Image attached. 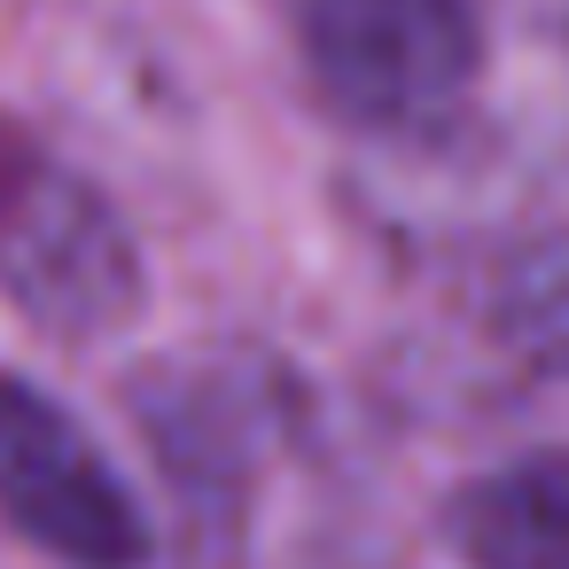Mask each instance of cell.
<instances>
[{"label": "cell", "mask_w": 569, "mask_h": 569, "mask_svg": "<svg viewBox=\"0 0 569 569\" xmlns=\"http://www.w3.org/2000/svg\"><path fill=\"white\" fill-rule=\"evenodd\" d=\"M445 538L468 569H569V452H522L445 507Z\"/></svg>", "instance_id": "obj_4"}, {"label": "cell", "mask_w": 569, "mask_h": 569, "mask_svg": "<svg viewBox=\"0 0 569 569\" xmlns=\"http://www.w3.org/2000/svg\"><path fill=\"white\" fill-rule=\"evenodd\" d=\"M515 328L530 351H546L553 367H569V250L538 258L530 273H515Z\"/></svg>", "instance_id": "obj_5"}, {"label": "cell", "mask_w": 569, "mask_h": 569, "mask_svg": "<svg viewBox=\"0 0 569 569\" xmlns=\"http://www.w3.org/2000/svg\"><path fill=\"white\" fill-rule=\"evenodd\" d=\"M0 297L63 343H94L141 312V250L126 219L56 149L0 118Z\"/></svg>", "instance_id": "obj_1"}, {"label": "cell", "mask_w": 569, "mask_h": 569, "mask_svg": "<svg viewBox=\"0 0 569 569\" xmlns=\"http://www.w3.org/2000/svg\"><path fill=\"white\" fill-rule=\"evenodd\" d=\"M320 102L367 133H437L483 63L476 0H297Z\"/></svg>", "instance_id": "obj_2"}, {"label": "cell", "mask_w": 569, "mask_h": 569, "mask_svg": "<svg viewBox=\"0 0 569 569\" xmlns=\"http://www.w3.org/2000/svg\"><path fill=\"white\" fill-rule=\"evenodd\" d=\"M0 515L63 569H141L149 515L110 452L24 375H0Z\"/></svg>", "instance_id": "obj_3"}]
</instances>
